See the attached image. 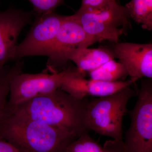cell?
<instances>
[{
	"label": "cell",
	"mask_w": 152,
	"mask_h": 152,
	"mask_svg": "<svg viewBox=\"0 0 152 152\" xmlns=\"http://www.w3.org/2000/svg\"><path fill=\"white\" fill-rule=\"evenodd\" d=\"M85 74L77 68H72L60 88L76 99L83 100L88 96H109L134 84L130 80L113 82L88 80L85 78Z\"/></svg>",
	"instance_id": "obj_9"
},
{
	"label": "cell",
	"mask_w": 152,
	"mask_h": 152,
	"mask_svg": "<svg viewBox=\"0 0 152 152\" xmlns=\"http://www.w3.org/2000/svg\"><path fill=\"white\" fill-rule=\"evenodd\" d=\"M65 16L55 12L37 15L26 38L17 45L12 59L34 56H45L54 40Z\"/></svg>",
	"instance_id": "obj_8"
},
{
	"label": "cell",
	"mask_w": 152,
	"mask_h": 152,
	"mask_svg": "<svg viewBox=\"0 0 152 152\" xmlns=\"http://www.w3.org/2000/svg\"><path fill=\"white\" fill-rule=\"evenodd\" d=\"M115 58L113 50L109 49L81 48L73 52L68 60L72 61L79 71L86 73V72H89Z\"/></svg>",
	"instance_id": "obj_12"
},
{
	"label": "cell",
	"mask_w": 152,
	"mask_h": 152,
	"mask_svg": "<svg viewBox=\"0 0 152 152\" xmlns=\"http://www.w3.org/2000/svg\"><path fill=\"white\" fill-rule=\"evenodd\" d=\"M131 86L87 102L85 122L88 131L110 137L116 142H123V120L127 112L129 101L136 94Z\"/></svg>",
	"instance_id": "obj_3"
},
{
	"label": "cell",
	"mask_w": 152,
	"mask_h": 152,
	"mask_svg": "<svg viewBox=\"0 0 152 152\" xmlns=\"http://www.w3.org/2000/svg\"><path fill=\"white\" fill-rule=\"evenodd\" d=\"M88 74L90 79L108 82L123 80L128 76L122 64L115 59L110 60Z\"/></svg>",
	"instance_id": "obj_15"
},
{
	"label": "cell",
	"mask_w": 152,
	"mask_h": 152,
	"mask_svg": "<svg viewBox=\"0 0 152 152\" xmlns=\"http://www.w3.org/2000/svg\"><path fill=\"white\" fill-rule=\"evenodd\" d=\"M124 7L130 18L144 29L152 30V0H131Z\"/></svg>",
	"instance_id": "obj_14"
},
{
	"label": "cell",
	"mask_w": 152,
	"mask_h": 152,
	"mask_svg": "<svg viewBox=\"0 0 152 152\" xmlns=\"http://www.w3.org/2000/svg\"><path fill=\"white\" fill-rule=\"evenodd\" d=\"M79 136L7 110L0 123V139L20 152H65Z\"/></svg>",
	"instance_id": "obj_2"
},
{
	"label": "cell",
	"mask_w": 152,
	"mask_h": 152,
	"mask_svg": "<svg viewBox=\"0 0 152 152\" xmlns=\"http://www.w3.org/2000/svg\"><path fill=\"white\" fill-rule=\"evenodd\" d=\"M142 81L135 105L129 112L131 123L122 152H152V82Z\"/></svg>",
	"instance_id": "obj_5"
},
{
	"label": "cell",
	"mask_w": 152,
	"mask_h": 152,
	"mask_svg": "<svg viewBox=\"0 0 152 152\" xmlns=\"http://www.w3.org/2000/svg\"><path fill=\"white\" fill-rule=\"evenodd\" d=\"M88 101L78 99L58 89L7 110L79 136L88 133L85 118Z\"/></svg>",
	"instance_id": "obj_1"
},
{
	"label": "cell",
	"mask_w": 152,
	"mask_h": 152,
	"mask_svg": "<svg viewBox=\"0 0 152 152\" xmlns=\"http://www.w3.org/2000/svg\"><path fill=\"white\" fill-rule=\"evenodd\" d=\"M32 5L34 12L41 15L54 12L60 6L64 4L65 0H28Z\"/></svg>",
	"instance_id": "obj_17"
},
{
	"label": "cell",
	"mask_w": 152,
	"mask_h": 152,
	"mask_svg": "<svg viewBox=\"0 0 152 152\" xmlns=\"http://www.w3.org/2000/svg\"><path fill=\"white\" fill-rule=\"evenodd\" d=\"M100 42L86 31L73 16H65L56 37L45 56L49 57L48 66L51 69L63 65L69 55L77 49L88 48Z\"/></svg>",
	"instance_id": "obj_7"
},
{
	"label": "cell",
	"mask_w": 152,
	"mask_h": 152,
	"mask_svg": "<svg viewBox=\"0 0 152 152\" xmlns=\"http://www.w3.org/2000/svg\"><path fill=\"white\" fill-rule=\"evenodd\" d=\"M73 16L88 34L100 42L118 43L121 36L126 35L132 28L124 6L117 0L101 7H80Z\"/></svg>",
	"instance_id": "obj_4"
},
{
	"label": "cell",
	"mask_w": 152,
	"mask_h": 152,
	"mask_svg": "<svg viewBox=\"0 0 152 152\" xmlns=\"http://www.w3.org/2000/svg\"><path fill=\"white\" fill-rule=\"evenodd\" d=\"M0 152H20L9 142L0 139Z\"/></svg>",
	"instance_id": "obj_19"
},
{
	"label": "cell",
	"mask_w": 152,
	"mask_h": 152,
	"mask_svg": "<svg viewBox=\"0 0 152 152\" xmlns=\"http://www.w3.org/2000/svg\"><path fill=\"white\" fill-rule=\"evenodd\" d=\"M112 50L134 83L142 78H152V44L118 43Z\"/></svg>",
	"instance_id": "obj_11"
},
{
	"label": "cell",
	"mask_w": 152,
	"mask_h": 152,
	"mask_svg": "<svg viewBox=\"0 0 152 152\" xmlns=\"http://www.w3.org/2000/svg\"><path fill=\"white\" fill-rule=\"evenodd\" d=\"M34 15V11L26 12L12 6L0 12V74L6 63L12 59L20 33L31 23Z\"/></svg>",
	"instance_id": "obj_10"
},
{
	"label": "cell",
	"mask_w": 152,
	"mask_h": 152,
	"mask_svg": "<svg viewBox=\"0 0 152 152\" xmlns=\"http://www.w3.org/2000/svg\"><path fill=\"white\" fill-rule=\"evenodd\" d=\"M72 69L68 68L62 72L51 74L23 73L21 72L15 75L10 83L7 110L60 88Z\"/></svg>",
	"instance_id": "obj_6"
},
{
	"label": "cell",
	"mask_w": 152,
	"mask_h": 152,
	"mask_svg": "<svg viewBox=\"0 0 152 152\" xmlns=\"http://www.w3.org/2000/svg\"><path fill=\"white\" fill-rule=\"evenodd\" d=\"M23 66L22 62H17L12 67L8 69H5L0 74V123L7 113L11 79L22 72Z\"/></svg>",
	"instance_id": "obj_16"
},
{
	"label": "cell",
	"mask_w": 152,
	"mask_h": 152,
	"mask_svg": "<svg viewBox=\"0 0 152 152\" xmlns=\"http://www.w3.org/2000/svg\"><path fill=\"white\" fill-rule=\"evenodd\" d=\"M123 142L114 140L107 141L104 146H102L88 133H86L72 142L65 152H122Z\"/></svg>",
	"instance_id": "obj_13"
},
{
	"label": "cell",
	"mask_w": 152,
	"mask_h": 152,
	"mask_svg": "<svg viewBox=\"0 0 152 152\" xmlns=\"http://www.w3.org/2000/svg\"><path fill=\"white\" fill-rule=\"evenodd\" d=\"M115 0H82L81 7L89 8H99L107 5Z\"/></svg>",
	"instance_id": "obj_18"
}]
</instances>
